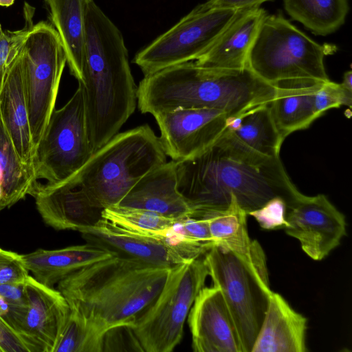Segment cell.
<instances>
[{
	"mask_svg": "<svg viewBox=\"0 0 352 352\" xmlns=\"http://www.w3.org/2000/svg\"><path fill=\"white\" fill-rule=\"evenodd\" d=\"M0 111L19 158L34 170L35 148L30 131L21 60L18 51L6 68L0 93Z\"/></svg>",
	"mask_w": 352,
	"mask_h": 352,
	"instance_id": "cell-20",
	"label": "cell"
},
{
	"mask_svg": "<svg viewBox=\"0 0 352 352\" xmlns=\"http://www.w3.org/2000/svg\"><path fill=\"white\" fill-rule=\"evenodd\" d=\"M180 221L188 238L210 247L214 245L205 219L188 216L180 219Z\"/></svg>",
	"mask_w": 352,
	"mask_h": 352,
	"instance_id": "cell-36",
	"label": "cell"
},
{
	"mask_svg": "<svg viewBox=\"0 0 352 352\" xmlns=\"http://www.w3.org/2000/svg\"><path fill=\"white\" fill-rule=\"evenodd\" d=\"M154 118L164 151L175 162L204 152L227 131L232 119L223 111L209 108L177 109Z\"/></svg>",
	"mask_w": 352,
	"mask_h": 352,
	"instance_id": "cell-14",
	"label": "cell"
},
{
	"mask_svg": "<svg viewBox=\"0 0 352 352\" xmlns=\"http://www.w3.org/2000/svg\"><path fill=\"white\" fill-rule=\"evenodd\" d=\"M86 119L93 153L118 131L133 113L136 86L120 29L92 1L85 17L82 79Z\"/></svg>",
	"mask_w": 352,
	"mask_h": 352,
	"instance_id": "cell-2",
	"label": "cell"
},
{
	"mask_svg": "<svg viewBox=\"0 0 352 352\" xmlns=\"http://www.w3.org/2000/svg\"><path fill=\"white\" fill-rule=\"evenodd\" d=\"M69 309L58 290L29 276L25 282L24 302L9 306L3 318L22 337L31 352H53Z\"/></svg>",
	"mask_w": 352,
	"mask_h": 352,
	"instance_id": "cell-12",
	"label": "cell"
},
{
	"mask_svg": "<svg viewBox=\"0 0 352 352\" xmlns=\"http://www.w3.org/2000/svg\"><path fill=\"white\" fill-rule=\"evenodd\" d=\"M229 128L238 140L254 151L268 157H280L284 139L274 124L268 104L232 120Z\"/></svg>",
	"mask_w": 352,
	"mask_h": 352,
	"instance_id": "cell-27",
	"label": "cell"
},
{
	"mask_svg": "<svg viewBox=\"0 0 352 352\" xmlns=\"http://www.w3.org/2000/svg\"><path fill=\"white\" fill-rule=\"evenodd\" d=\"M143 351L131 325H122L107 331L102 338V351Z\"/></svg>",
	"mask_w": 352,
	"mask_h": 352,
	"instance_id": "cell-34",
	"label": "cell"
},
{
	"mask_svg": "<svg viewBox=\"0 0 352 352\" xmlns=\"http://www.w3.org/2000/svg\"><path fill=\"white\" fill-rule=\"evenodd\" d=\"M94 0H44L51 24L57 31L64 48L70 73L82 79L85 48V17Z\"/></svg>",
	"mask_w": 352,
	"mask_h": 352,
	"instance_id": "cell-23",
	"label": "cell"
},
{
	"mask_svg": "<svg viewBox=\"0 0 352 352\" xmlns=\"http://www.w3.org/2000/svg\"><path fill=\"white\" fill-rule=\"evenodd\" d=\"M69 308L53 352H102V338L80 312Z\"/></svg>",
	"mask_w": 352,
	"mask_h": 352,
	"instance_id": "cell-29",
	"label": "cell"
},
{
	"mask_svg": "<svg viewBox=\"0 0 352 352\" xmlns=\"http://www.w3.org/2000/svg\"><path fill=\"white\" fill-rule=\"evenodd\" d=\"M34 8L25 3V27L17 31L3 30L0 24V87H2L6 68L14 58L21 44L33 24Z\"/></svg>",
	"mask_w": 352,
	"mask_h": 352,
	"instance_id": "cell-31",
	"label": "cell"
},
{
	"mask_svg": "<svg viewBox=\"0 0 352 352\" xmlns=\"http://www.w3.org/2000/svg\"><path fill=\"white\" fill-rule=\"evenodd\" d=\"M213 285L221 292L243 352H251L272 290L265 252L259 245L247 256L214 245L204 255Z\"/></svg>",
	"mask_w": 352,
	"mask_h": 352,
	"instance_id": "cell-7",
	"label": "cell"
},
{
	"mask_svg": "<svg viewBox=\"0 0 352 352\" xmlns=\"http://www.w3.org/2000/svg\"><path fill=\"white\" fill-rule=\"evenodd\" d=\"M247 217V213L232 197L226 210L207 213L199 218L207 221L214 245L236 255L247 256L260 245L249 236Z\"/></svg>",
	"mask_w": 352,
	"mask_h": 352,
	"instance_id": "cell-26",
	"label": "cell"
},
{
	"mask_svg": "<svg viewBox=\"0 0 352 352\" xmlns=\"http://www.w3.org/2000/svg\"><path fill=\"white\" fill-rule=\"evenodd\" d=\"M208 276L201 257L171 267L155 300L131 326L144 352H170L180 342L185 321Z\"/></svg>",
	"mask_w": 352,
	"mask_h": 352,
	"instance_id": "cell-8",
	"label": "cell"
},
{
	"mask_svg": "<svg viewBox=\"0 0 352 352\" xmlns=\"http://www.w3.org/2000/svg\"><path fill=\"white\" fill-rule=\"evenodd\" d=\"M166 162L160 138L143 124L117 133L65 181L80 186L104 209L117 206L146 174Z\"/></svg>",
	"mask_w": 352,
	"mask_h": 352,
	"instance_id": "cell-5",
	"label": "cell"
},
{
	"mask_svg": "<svg viewBox=\"0 0 352 352\" xmlns=\"http://www.w3.org/2000/svg\"><path fill=\"white\" fill-rule=\"evenodd\" d=\"M36 180L33 168L16 153L0 111V211L32 195L38 185Z\"/></svg>",
	"mask_w": 352,
	"mask_h": 352,
	"instance_id": "cell-25",
	"label": "cell"
},
{
	"mask_svg": "<svg viewBox=\"0 0 352 352\" xmlns=\"http://www.w3.org/2000/svg\"><path fill=\"white\" fill-rule=\"evenodd\" d=\"M240 10L209 8L201 3L139 50L133 63L144 76L203 55Z\"/></svg>",
	"mask_w": 352,
	"mask_h": 352,
	"instance_id": "cell-11",
	"label": "cell"
},
{
	"mask_svg": "<svg viewBox=\"0 0 352 352\" xmlns=\"http://www.w3.org/2000/svg\"><path fill=\"white\" fill-rule=\"evenodd\" d=\"M195 352H243L240 340L221 291L204 287L188 314Z\"/></svg>",
	"mask_w": 352,
	"mask_h": 352,
	"instance_id": "cell-16",
	"label": "cell"
},
{
	"mask_svg": "<svg viewBox=\"0 0 352 352\" xmlns=\"http://www.w3.org/2000/svg\"><path fill=\"white\" fill-rule=\"evenodd\" d=\"M86 243L111 254L146 263L173 267L188 259L168 242L163 233L142 234L122 229L102 219L97 225L79 231Z\"/></svg>",
	"mask_w": 352,
	"mask_h": 352,
	"instance_id": "cell-15",
	"label": "cell"
},
{
	"mask_svg": "<svg viewBox=\"0 0 352 352\" xmlns=\"http://www.w3.org/2000/svg\"><path fill=\"white\" fill-rule=\"evenodd\" d=\"M21 254L12 251H0V285L23 283L29 276Z\"/></svg>",
	"mask_w": 352,
	"mask_h": 352,
	"instance_id": "cell-35",
	"label": "cell"
},
{
	"mask_svg": "<svg viewBox=\"0 0 352 352\" xmlns=\"http://www.w3.org/2000/svg\"><path fill=\"white\" fill-rule=\"evenodd\" d=\"M18 52L30 131L36 148L54 111L67 58L57 31L46 21L31 27Z\"/></svg>",
	"mask_w": 352,
	"mask_h": 352,
	"instance_id": "cell-9",
	"label": "cell"
},
{
	"mask_svg": "<svg viewBox=\"0 0 352 352\" xmlns=\"http://www.w3.org/2000/svg\"><path fill=\"white\" fill-rule=\"evenodd\" d=\"M117 206L142 209L176 220L192 214L178 190L176 162L173 160L146 174Z\"/></svg>",
	"mask_w": 352,
	"mask_h": 352,
	"instance_id": "cell-18",
	"label": "cell"
},
{
	"mask_svg": "<svg viewBox=\"0 0 352 352\" xmlns=\"http://www.w3.org/2000/svg\"><path fill=\"white\" fill-rule=\"evenodd\" d=\"M93 151L86 119L84 89L78 88L60 109L53 111L44 133L35 148L33 167L36 179L53 184L77 172Z\"/></svg>",
	"mask_w": 352,
	"mask_h": 352,
	"instance_id": "cell-10",
	"label": "cell"
},
{
	"mask_svg": "<svg viewBox=\"0 0 352 352\" xmlns=\"http://www.w3.org/2000/svg\"><path fill=\"white\" fill-rule=\"evenodd\" d=\"M32 196L43 221L56 230L79 232L103 219L104 209L94 204L80 186L68 181L38 185Z\"/></svg>",
	"mask_w": 352,
	"mask_h": 352,
	"instance_id": "cell-17",
	"label": "cell"
},
{
	"mask_svg": "<svg viewBox=\"0 0 352 352\" xmlns=\"http://www.w3.org/2000/svg\"><path fill=\"white\" fill-rule=\"evenodd\" d=\"M341 84L346 89L352 90V72L349 70L344 74Z\"/></svg>",
	"mask_w": 352,
	"mask_h": 352,
	"instance_id": "cell-40",
	"label": "cell"
},
{
	"mask_svg": "<svg viewBox=\"0 0 352 352\" xmlns=\"http://www.w3.org/2000/svg\"><path fill=\"white\" fill-rule=\"evenodd\" d=\"M9 310V305L7 302L0 296V316H5Z\"/></svg>",
	"mask_w": 352,
	"mask_h": 352,
	"instance_id": "cell-41",
	"label": "cell"
},
{
	"mask_svg": "<svg viewBox=\"0 0 352 352\" xmlns=\"http://www.w3.org/2000/svg\"><path fill=\"white\" fill-rule=\"evenodd\" d=\"M0 352H1V349H0Z\"/></svg>",
	"mask_w": 352,
	"mask_h": 352,
	"instance_id": "cell-44",
	"label": "cell"
},
{
	"mask_svg": "<svg viewBox=\"0 0 352 352\" xmlns=\"http://www.w3.org/2000/svg\"><path fill=\"white\" fill-rule=\"evenodd\" d=\"M102 218L122 229L142 234H160L176 221L151 211L119 206L104 208Z\"/></svg>",
	"mask_w": 352,
	"mask_h": 352,
	"instance_id": "cell-30",
	"label": "cell"
},
{
	"mask_svg": "<svg viewBox=\"0 0 352 352\" xmlns=\"http://www.w3.org/2000/svg\"><path fill=\"white\" fill-rule=\"evenodd\" d=\"M266 15V11L260 7L240 10L195 63L217 69L248 67L250 51Z\"/></svg>",
	"mask_w": 352,
	"mask_h": 352,
	"instance_id": "cell-19",
	"label": "cell"
},
{
	"mask_svg": "<svg viewBox=\"0 0 352 352\" xmlns=\"http://www.w3.org/2000/svg\"><path fill=\"white\" fill-rule=\"evenodd\" d=\"M322 83L280 86V91L268 106L274 124L284 140L294 131L307 129L320 118L315 111L314 95Z\"/></svg>",
	"mask_w": 352,
	"mask_h": 352,
	"instance_id": "cell-24",
	"label": "cell"
},
{
	"mask_svg": "<svg viewBox=\"0 0 352 352\" xmlns=\"http://www.w3.org/2000/svg\"><path fill=\"white\" fill-rule=\"evenodd\" d=\"M171 267L112 255L72 273L57 290L103 338L111 328L134 324L160 294Z\"/></svg>",
	"mask_w": 352,
	"mask_h": 352,
	"instance_id": "cell-3",
	"label": "cell"
},
{
	"mask_svg": "<svg viewBox=\"0 0 352 352\" xmlns=\"http://www.w3.org/2000/svg\"><path fill=\"white\" fill-rule=\"evenodd\" d=\"M314 108L319 117L329 109L339 108L342 105L351 107L352 90L345 88L341 83L330 80L321 84L314 95Z\"/></svg>",
	"mask_w": 352,
	"mask_h": 352,
	"instance_id": "cell-32",
	"label": "cell"
},
{
	"mask_svg": "<svg viewBox=\"0 0 352 352\" xmlns=\"http://www.w3.org/2000/svg\"><path fill=\"white\" fill-rule=\"evenodd\" d=\"M113 254L89 243L60 249H38L21 254L23 263L41 283L54 287L72 273Z\"/></svg>",
	"mask_w": 352,
	"mask_h": 352,
	"instance_id": "cell-22",
	"label": "cell"
},
{
	"mask_svg": "<svg viewBox=\"0 0 352 352\" xmlns=\"http://www.w3.org/2000/svg\"><path fill=\"white\" fill-rule=\"evenodd\" d=\"M285 213V201L280 197H276L260 208L250 212L248 215L253 217L262 228L274 230L284 229L286 227Z\"/></svg>",
	"mask_w": 352,
	"mask_h": 352,
	"instance_id": "cell-33",
	"label": "cell"
},
{
	"mask_svg": "<svg viewBox=\"0 0 352 352\" xmlns=\"http://www.w3.org/2000/svg\"><path fill=\"white\" fill-rule=\"evenodd\" d=\"M285 232L311 259L321 261L346 234L344 215L324 195L303 194L286 208Z\"/></svg>",
	"mask_w": 352,
	"mask_h": 352,
	"instance_id": "cell-13",
	"label": "cell"
},
{
	"mask_svg": "<svg viewBox=\"0 0 352 352\" xmlns=\"http://www.w3.org/2000/svg\"><path fill=\"white\" fill-rule=\"evenodd\" d=\"M177 188L192 214L226 210L234 197L247 213L280 197L286 208L301 194L280 157L258 153L227 131L196 157L176 162Z\"/></svg>",
	"mask_w": 352,
	"mask_h": 352,
	"instance_id": "cell-1",
	"label": "cell"
},
{
	"mask_svg": "<svg viewBox=\"0 0 352 352\" xmlns=\"http://www.w3.org/2000/svg\"><path fill=\"white\" fill-rule=\"evenodd\" d=\"M15 0H0V6L9 7L14 3Z\"/></svg>",
	"mask_w": 352,
	"mask_h": 352,
	"instance_id": "cell-42",
	"label": "cell"
},
{
	"mask_svg": "<svg viewBox=\"0 0 352 352\" xmlns=\"http://www.w3.org/2000/svg\"><path fill=\"white\" fill-rule=\"evenodd\" d=\"M307 319L272 292L251 352H305Z\"/></svg>",
	"mask_w": 352,
	"mask_h": 352,
	"instance_id": "cell-21",
	"label": "cell"
},
{
	"mask_svg": "<svg viewBox=\"0 0 352 352\" xmlns=\"http://www.w3.org/2000/svg\"><path fill=\"white\" fill-rule=\"evenodd\" d=\"M2 249L0 248V251Z\"/></svg>",
	"mask_w": 352,
	"mask_h": 352,
	"instance_id": "cell-43",
	"label": "cell"
},
{
	"mask_svg": "<svg viewBox=\"0 0 352 352\" xmlns=\"http://www.w3.org/2000/svg\"><path fill=\"white\" fill-rule=\"evenodd\" d=\"M332 43H318L281 14L266 15L248 59V67L276 86L329 80L324 58L335 54Z\"/></svg>",
	"mask_w": 352,
	"mask_h": 352,
	"instance_id": "cell-6",
	"label": "cell"
},
{
	"mask_svg": "<svg viewBox=\"0 0 352 352\" xmlns=\"http://www.w3.org/2000/svg\"><path fill=\"white\" fill-rule=\"evenodd\" d=\"M283 5L293 20L318 36L337 31L349 11L348 0H283Z\"/></svg>",
	"mask_w": 352,
	"mask_h": 352,
	"instance_id": "cell-28",
	"label": "cell"
},
{
	"mask_svg": "<svg viewBox=\"0 0 352 352\" xmlns=\"http://www.w3.org/2000/svg\"><path fill=\"white\" fill-rule=\"evenodd\" d=\"M280 90L249 67L217 69L190 61L144 76L138 86L137 104L142 113L153 116L177 109L209 108L236 119L269 104Z\"/></svg>",
	"mask_w": 352,
	"mask_h": 352,
	"instance_id": "cell-4",
	"label": "cell"
},
{
	"mask_svg": "<svg viewBox=\"0 0 352 352\" xmlns=\"http://www.w3.org/2000/svg\"><path fill=\"white\" fill-rule=\"evenodd\" d=\"M0 349L1 352H31L22 337L1 316Z\"/></svg>",
	"mask_w": 352,
	"mask_h": 352,
	"instance_id": "cell-37",
	"label": "cell"
},
{
	"mask_svg": "<svg viewBox=\"0 0 352 352\" xmlns=\"http://www.w3.org/2000/svg\"><path fill=\"white\" fill-rule=\"evenodd\" d=\"M0 296L9 306L22 304L25 298V283L0 285Z\"/></svg>",
	"mask_w": 352,
	"mask_h": 352,
	"instance_id": "cell-39",
	"label": "cell"
},
{
	"mask_svg": "<svg viewBox=\"0 0 352 352\" xmlns=\"http://www.w3.org/2000/svg\"><path fill=\"white\" fill-rule=\"evenodd\" d=\"M270 1L272 0H207L203 4L209 8L243 10L260 7Z\"/></svg>",
	"mask_w": 352,
	"mask_h": 352,
	"instance_id": "cell-38",
	"label": "cell"
}]
</instances>
